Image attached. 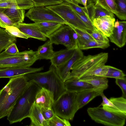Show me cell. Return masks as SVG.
I'll list each match as a JSON object with an SVG mask.
<instances>
[{"instance_id":"cell-1","label":"cell","mask_w":126,"mask_h":126,"mask_svg":"<svg viewBox=\"0 0 126 126\" xmlns=\"http://www.w3.org/2000/svg\"><path fill=\"white\" fill-rule=\"evenodd\" d=\"M10 78L7 84L0 90V119L8 116L30 82L25 75Z\"/></svg>"},{"instance_id":"cell-2","label":"cell","mask_w":126,"mask_h":126,"mask_svg":"<svg viewBox=\"0 0 126 126\" xmlns=\"http://www.w3.org/2000/svg\"><path fill=\"white\" fill-rule=\"evenodd\" d=\"M29 82L7 116V119L10 124L20 122L29 117L36 95L41 88L35 83Z\"/></svg>"},{"instance_id":"cell-3","label":"cell","mask_w":126,"mask_h":126,"mask_svg":"<svg viewBox=\"0 0 126 126\" xmlns=\"http://www.w3.org/2000/svg\"><path fill=\"white\" fill-rule=\"evenodd\" d=\"M25 75L29 81L52 92L54 101L66 91L64 82L57 73L55 67L52 65L46 72H35Z\"/></svg>"},{"instance_id":"cell-4","label":"cell","mask_w":126,"mask_h":126,"mask_svg":"<svg viewBox=\"0 0 126 126\" xmlns=\"http://www.w3.org/2000/svg\"><path fill=\"white\" fill-rule=\"evenodd\" d=\"M108 57V53L105 52L93 55H83L73 66L71 71L66 80L73 77L79 78L89 75L96 68L105 65Z\"/></svg>"},{"instance_id":"cell-5","label":"cell","mask_w":126,"mask_h":126,"mask_svg":"<svg viewBox=\"0 0 126 126\" xmlns=\"http://www.w3.org/2000/svg\"><path fill=\"white\" fill-rule=\"evenodd\" d=\"M77 96V93L66 91L54 101L52 106L55 114L68 120H73L79 110Z\"/></svg>"},{"instance_id":"cell-6","label":"cell","mask_w":126,"mask_h":126,"mask_svg":"<svg viewBox=\"0 0 126 126\" xmlns=\"http://www.w3.org/2000/svg\"><path fill=\"white\" fill-rule=\"evenodd\" d=\"M37 60L36 51L32 50L11 54H6L3 51L0 53V69L29 67Z\"/></svg>"},{"instance_id":"cell-7","label":"cell","mask_w":126,"mask_h":126,"mask_svg":"<svg viewBox=\"0 0 126 126\" xmlns=\"http://www.w3.org/2000/svg\"><path fill=\"white\" fill-rule=\"evenodd\" d=\"M87 111L91 119L95 122L109 126H123L126 117L98 106L88 108Z\"/></svg>"},{"instance_id":"cell-8","label":"cell","mask_w":126,"mask_h":126,"mask_svg":"<svg viewBox=\"0 0 126 126\" xmlns=\"http://www.w3.org/2000/svg\"><path fill=\"white\" fill-rule=\"evenodd\" d=\"M64 20L67 25L87 30L90 32L94 29L83 22L69 6L64 2L60 4L46 6Z\"/></svg>"},{"instance_id":"cell-9","label":"cell","mask_w":126,"mask_h":126,"mask_svg":"<svg viewBox=\"0 0 126 126\" xmlns=\"http://www.w3.org/2000/svg\"><path fill=\"white\" fill-rule=\"evenodd\" d=\"M35 23L52 21L67 25L65 21L57 14L46 6H33L25 15Z\"/></svg>"},{"instance_id":"cell-10","label":"cell","mask_w":126,"mask_h":126,"mask_svg":"<svg viewBox=\"0 0 126 126\" xmlns=\"http://www.w3.org/2000/svg\"><path fill=\"white\" fill-rule=\"evenodd\" d=\"M64 24L47 38L53 43L62 44L67 48H77L73 41L72 35V28Z\"/></svg>"},{"instance_id":"cell-11","label":"cell","mask_w":126,"mask_h":126,"mask_svg":"<svg viewBox=\"0 0 126 126\" xmlns=\"http://www.w3.org/2000/svg\"><path fill=\"white\" fill-rule=\"evenodd\" d=\"M83 55L82 50L78 47L75 49L72 56L69 60L63 64L55 67L57 73L64 82L70 73L73 66Z\"/></svg>"},{"instance_id":"cell-12","label":"cell","mask_w":126,"mask_h":126,"mask_svg":"<svg viewBox=\"0 0 126 126\" xmlns=\"http://www.w3.org/2000/svg\"><path fill=\"white\" fill-rule=\"evenodd\" d=\"M110 41L119 47H122L126 43V22L115 21L112 32L109 37Z\"/></svg>"},{"instance_id":"cell-13","label":"cell","mask_w":126,"mask_h":126,"mask_svg":"<svg viewBox=\"0 0 126 126\" xmlns=\"http://www.w3.org/2000/svg\"><path fill=\"white\" fill-rule=\"evenodd\" d=\"M14 26L29 38H33L44 41L47 40V37L41 32L36 23H26L22 22L16 24Z\"/></svg>"},{"instance_id":"cell-14","label":"cell","mask_w":126,"mask_h":126,"mask_svg":"<svg viewBox=\"0 0 126 126\" xmlns=\"http://www.w3.org/2000/svg\"><path fill=\"white\" fill-rule=\"evenodd\" d=\"M43 67L38 68L27 67H8L0 69V79L10 78L37 72L43 69Z\"/></svg>"},{"instance_id":"cell-15","label":"cell","mask_w":126,"mask_h":126,"mask_svg":"<svg viewBox=\"0 0 126 126\" xmlns=\"http://www.w3.org/2000/svg\"><path fill=\"white\" fill-rule=\"evenodd\" d=\"M115 21L114 17L105 16L94 19L93 24L108 37L112 34Z\"/></svg>"},{"instance_id":"cell-16","label":"cell","mask_w":126,"mask_h":126,"mask_svg":"<svg viewBox=\"0 0 126 126\" xmlns=\"http://www.w3.org/2000/svg\"><path fill=\"white\" fill-rule=\"evenodd\" d=\"M64 85L66 91L76 93L94 88L90 83L81 80L75 77H71L65 81Z\"/></svg>"},{"instance_id":"cell-17","label":"cell","mask_w":126,"mask_h":126,"mask_svg":"<svg viewBox=\"0 0 126 126\" xmlns=\"http://www.w3.org/2000/svg\"><path fill=\"white\" fill-rule=\"evenodd\" d=\"M104 90L93 88L77 93V102L79 109L87 104L95 97L100 96Z\"/></svg>"},{"instance_id":"cell-18","label":"cell","mask_w":126,"mask_h":126,"mask_svg":"<svg viewBox=\"0 0 126 126\" xmlns=\"http://www.w3.org/2000/svg\"><path fill=\"white\" fill-rule=\"evenodd\" d=\"M54 102L52 92L45 89L41 88L37 92L34 103L40 108H52Z\"/></svg>"},{"instance_id":"cell-19","label":"cell","mask_w":126,"mask_h":126,"mask_svg":"<svg viewBox=\"0 0 126 126\" xmlns=\"http://www.w3.org/2000/svg\"><path fill=\"white\" fill-rule=\"evenodd\" d=\"M109 100L114 107L105 105L103 106L105 110L126 117V99L122 96L119 97H111Z\"/></svg>"},{"instance_id":"cell-20","label":"cell","mask_w":126,"mask_h":126,"mask_svg":"<svg viewBox=\"0 0 126 126\" xmlns=\"http://www.w3.org/2000/svg\"><path fill=\"white\" fill-rule=\"evenodd\" d=\"M75 49L67 48L54 52L50 59L51 65L56 67L65 62L72 56Z\"/></svg>"},{"instance_id":"cell-21","label":"cell","mask_w":126,"mask_h":126,"mask_svg":"<svg viewBox=\"0 0 126 126\" xmlns=\"http://www.w3.org/2000/svg\"><path fill=\"white\" fill-rule=\"evenodd\" d=\"M87 4V8L88 17L92 22L95 18L99 17L109 16L114 17V14L103 8L97 6H95L93 2L89 1Z\"/></svg>"},{"instance_id":"cell-22","label":"cell","mask_w":126,"mask_h":126,"mask_svg":"<svg viewBox=\"0 0 126 126\" xmlns=\"http://www.w3.org/2000/svg\"><path fill=\"white\" fill-rule=\"evenodd\" d=\"M80 80L88 82L91 84L94 88L104 90L108 86V80L107 78L95 75L84 76L78 78Z\"/></svg>"},{"instance_id":"cell-23","label":"cell","mask_w":126,"mask_h":126,"mask_svg":"<svg viewBox=\"0 0 126 126\" xmlns=\"http://www.w3.org/2000/svg\"><path fill=\"white\" fill-rule=\"evenodd\" d=\"M31 120V126H48L47 121L45 119L41 108L34 103L29 116Z\"/></svg>"},{"instance_id":"cell-24","label":"cell","mask_w":126,"mask_h":126,"mask_svg":"<svg viewBox=\"0 0 126 126\" xmlns=\"http://www.w3.org/2000/svg\"><path fill=\"white\" fill-rule=\"evenodd\" d=\"M36 23L42 33L47 38L64 24L61 23L52 21Z\"/></svg>"},{"instance_id":"cell-25","label":"cell","mask_w":126,"mask_h":126,"mask_svg":"<svg viewBox=\"0 0 126 126\" xmlns=\"http://www.w3.org/2000/svg\"><path fill=\"white\" fill-rule=\"evenodd\" d=\"M53 44L49 40L38 47L36 51L38 60H50L54 52L53 50Z\"/></svg>"},{"instance_id":"cell-26","label":"cell","mask_w":126,"mask_h":126,"mask_svg":"<svg viewBox=\"0 0 126 126\" xmlns=\"http://www.w3.org/2000/svg\"><path fill=\"white\" fill-rule=\"evenodd\" d=\"M25 10L9 8H5L4 12L12 21L15 25L24 21L25 15Z\"/></svg>"},{"instance_id":"cell-27","label":"cell","mask_w":126,"mask_h":126,"mask_svg":"<svg viewBox=\"0 0 126 126\" xmlns=\"http://www.w3.org/2000/svg\"><path fill=\"white\" fill-rule=\"evenodd\" d=\"M16 38L9 35L5 29L0 28V53L10 44L16 43Z\"/></svg>"},{"instance_id":"cell-28","label":"cell","mask_w":126,"mask_h":126,"mask_svg":"<svg viewBox=\"0 0 126 126\" xmlns=\"http://www.w3.org/2000/svg\"><path fill=\"white\" fill-rule=\"evenodd\" d=\"M95 6H99L115 15L116 6L114 0H89Z\"/></svg>"},{"instance_id":"cell-29","label":"cell","mask_w":126,"mask_h":126,"mask_svg":"<svg viewBox=\"0 0 126 126\" xmlns=\"http://www.w3.org/2000/svg\"><path fill=\"white\" fill-rule=\"evenodd\" d=\"M110 46L109 42L99 41L94 39L85 43L79 48L81 50L96 48L105 49Z\"/></svg>"},{"instance_id":"cell-30","label":"cell","mask_w":126,"mask_h":126,"mask_svg":"<svg viewBox=\"0 0 126 126\" xmlns=\"http://www.w3.org/2000/svg\"><path fill=\"white\" fill-rule=\"evenodd\" d=\"M34 6L31 0H11L10 8L28 10Z\"/></svg>"},{"instance_id":"cell-31","label":"cell","mask_w":126,"mask_h":126,"mask_svg":"<svg viewBox=\"0 0 126 126\" xmlns=\"http://www.w3.org/2000/svg\"><path fill=\"white\" fill-rule=\"evenodd\" d=\"M116 6V15L122 20L126 19V0H114Z\"/></svg>"},{"instance_id":"cell-32","label":"cell","mask_w":126,"mask_h":126,"mask_svg":"<svg viewBox=\"0 0 126 126\" xmlns=\"http://www.w3.org/2000/svg\"><path fill=\"white\" fill-rule=\"evenodd\" d=\"M69 26L75 31L79 37V43L78 47H79L85 43L94 40L91 35L90 32L87 30L76 28L71 26Z\"/></svg>"},{"instance_id":"cell-33","label":"cell","mask_w":126,"mask_h":126,"mask_svg":"<svg viewBox=\"0 0 126 126\" xmlns=\"http://www.w3.org/2000/svg\"><path fill=\"white\" fill-rule=\"evenodd\" d=\"M47 121L48 126H71L68 120L62 118L55 114Z\"/></svg>"},{"instance_id":"cell-34","label":"cell","mask_w":126,"mask_h":126,"mask_svg":"<svg viewBox=\"0 0 126 126\" xmlns=\"http://www.w3.org/2000/svg\"><path fill=\"white\" fill-rule=\"evenodd\" d=\"M107 66L108 68V71L105 77L115 79L125 77L126 74L122 70L107 65Z\"/></svg>"},{"instance_id":"cell-35","label":"cell","mask_w":126,"mask_h":126,"mask_svg":"<svg viewBox=\"0 0 126 126\" xmlns=\"http://www.w3.org/2000/svg\"><path fill=\"white\" fill-rule=\"evenodd\" d=\"M5 30L10 35L16 37L28 39L29 37L21 32L17 27L14 26H6Z\"/></svg>"},{"instance_id":"cell-36","label":"cell","mask_w":126,"mask_h":126,"mask_svg":"<svg viewBox=\"0 0 126 126\" xmlns=\"http://www.w3.org/2000/svg\"><path fill=\"white\" fill-rule=\"evenodd\" d=\"M34 6H48L59 4L64 2L63 0H31Z\"/></svg>"},{"instance_id":"cell-37","label":"cell","mask_w":126,"mask_h":126,"mask_svg":"<svg viewBox=\"0 0 126 126\" xmlns=\"http://www.w3.org/2000/svg\"><path fill=\"white\" fill-rule=\"evenodd\" d=\"M5 8H0V27L5 29L6 26H14L11 19L4 12Z\"/></svg>"},{"instance_id":"cell-38","label":"cell","mask_w":126,"mask_h":126,"mask_svg":"<svg viewBox=\"0 0 126 126\" xmlns=\"http://www.w3.org/2000/svg\"><path fill=\"white\" fill-rule=\"evenodd\" d=\"M94 39L99 41L109 42L108 37L95 27L90 33Z\"/></svg>"},{"instance_id":"cell-39","label":"cell","mask_w":126,"mask_h":126,"mask_svg":"<svg viewBox=\"0 0 126 126\" xmlns=\"http://www.w3.org/2000/svg\"><path fill=\"white\" fill-rule=\"evenodd\" d=\"M64 2L69 6L76 11L86 16L90 19L88 15L87 10L84 7H82L79 6L78 3L73 4L66 2Z\"/></svg>"},{"instance_id":"cell-40","label":"cell","mask_w":126,"mask_h":126,"mask_svg":"<svg viewBox=\"0 0 126 126\" xmlns=\"http://www.w3.org/2000/svg\"><path fill=\"white\" fill-rule=\"evenodd\" d=\"M115 83L121 88L122 92V96L126 98V78L125 77L116 79Z\"/></svg>"},{"instance_id":"cell-41","label":"cell","mask_w":126,"mask_h":126,"mask_svg":"<svg viewBox=\"0 0 126 126\" xmlns=\"http://www.w3.org/2000/svg\"><path fill=\"white\" fill-rule=\"evenodd\" d=\"M41 109L43 115L47 121L51 119L55 114L52 108H43Z\"/></svg>"},{"instance_id":"cell-42","label":"cell","mask_w":126,"mask_h":126,"mask_svg":"<svg viewBox=\"0 0 126 126\" xmlns=\"http://www.w3.org/2000/svg\"><path fill=\"white\" fill-rule=\"evenodd\" d=\"M6 54H13L19 52L15 43H12L9 45L4 51Z\"/></svg>"},{"instance_id":"cell-43","label":"cell","mask_w":126,"mask_h":126,"mask_svg":"<svg viewBox=\"0 0 126 126\" xmlns=\"http://www.w3.org/2000/svg\"><path fill=\"white\" fill-rule=\"evenodd\" d=\"M75 12L80 18L84 23L94 29L95 27L93 24L92 22L86 16L79 13L74 10Z\"/></svg>"},{"instance_id":"cell-44","label":"cell","mask_w":126,"mask_h":126,"mask_svg":"<svg viewBox=\"0 0 126 126\" xmlns=\"http://www.w3.org/2000/svg\"><path fill=\"white\" fill-rule=\"evenodd\" d=\"M100 96L102 97L103 101L99 106L105 105L108 106L114 107L113 104L105 96L103 92L101 94Z\"/></svg>"},{"instance_id":"cell-45","label":"cell","mask_w":126,"mask_h":126,"mask_svg":"<svg viewBox=\"0 0 126 126\" xmlns=\"http://www.w3.org/2000/svg\"><path fill=\"white\" fill-rule=\"evenodd\" d=\"M71 28L72 29L71 32L72 39L76 46L78 47L79 43V38L77 33L72 28Z\"/></svg>"},{"instance_id":"cell-46","label":"cell","mask_w":126,"mask_h":126,"mask_svg":"<svg viewBox=\"0 0 126 126\" xmlns=\"http://www.w3.org/2000/svg\"><path fill=\"white\" fill-rule=\"evenodd\" d=\"M82 3V5L84 6V7L87 10V0H81Z\"/></svg>"},{"instance_id":"cell-47","label":"cell","mask_w":126,"mask_h":126,"mask_svg":"<svg viewBox=\"0 0 126 126\" xmlns=\"http://www.w3.org/2000/svg\"><path fill=\"white\" fill-rule=\"evenodd\" d=\"M64 0L65 2H68L70 3H75L77 2L76 1L74 0Z\"/></svg>"},{"instance_id":"cell-48","label":"cell","mask_w":126,"mask_h":126,"mask_svg":"<svg viewBox=\"0 0 126 126\" xmlns=\"http://www.w3.org/2000/svg\"><path fill=\"white\" fill-rule=\"evenodd\" d=\"M76 1L78 4H81L82 5V3L81 0H74Z\"/></svg>"},{"instance_id":"cell-49","label":"cell","mask_w":126,"mask_h":126,"mask_svg":"<svg viewBox=\"0 0 126 126\" xmlns=\"http://www.w3.org/2000/svg\"><path fill=\"white\" fill-rule=\"evenodd\" d=\"M6 0H0V2L4 1Z\"/></svg>"}]
</instances>
